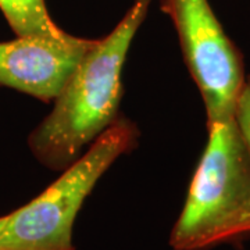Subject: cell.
Returning a JSON list of instances; mask_svg holds the SVG:
<instances>
[{
  "label": "cell",
  "mask_w": 250,
  "mask_h": 250,
  "mask_svg": "<svg viewBox=\"0 0 250 250\" xmlns=\"http://www.w3.org/2000/svg\"><path fill=\"white\" fill-rule=\"evenodd\" d=\"M150 1L135 0L114 29L96 39L54 99L50 114L31 132L28 146L45 167L65 170L120 117L125 59Z\"/></svg>",
  "instance_id": "1"
},
{
  "label": "cell",
  "mask_w": 250,
  "mask_h": 250,
  "mask_svg": "<svg viewBox=\"0 0 250 250\" xmlns=\"http://www.w3.org/2000/svg\"><path fill=\"white\" fill-rule=\"evenodd\" d=\"M208 142L174 225V250H205L250 235V153L235 117L207 128Z\"/></svg>",
  "instance_id": "2"
},
{
  "label": "cell",
  "mask_w": 250,
  "mask_h": 250,
  "mask_svg": "<svg viewBox=\"0 0 250 250\" xmlns=\"http://www.w3.org/2000/svg\"><path fill=\"white\" fill-rule=\"evenodd\" d=\"M138 138L136 125L118 117L60 178L10 213L0 231V250H74L72 228L85 199L108 167L134 149Z\"/></svg>",
  "instance_id": "3"
},
{
  "label": "cell",
  "mask_w": 250,
  "mask_h": 250,
  "mask_svg": "<svg viewBox=\"0 0 250 250\" xmlns=\"http://www.w3.org/2000/svg\"><path fill=\"white\" fill-rule=\"evenodd\" d=\"M178 34L184 62L202 95L207 128L235 117L245 78L243 57L208 0H161Z\"/></svg>",
  "instance_id": "4"
},
{
  "label": "cell",
  "mask_w": 250,
  "mask_h": 250,
  "mask_svg": "<svg viewBox=\"0 0 250 250\" xmlns=\"http://www.w3.org/2000/svg\"><path fill=\"white\" fill-rule=\"evenodd\" d=\"M95 42L78 36L68 41L17 36L0 42V85L54 102Z\"/></svg>",
  "instance_id": "5"
},
{
  "label": "cell",
  "mask_w": 250,
  "mask_h": 250,
  "mask_svg": "<svg viewBox=\"0 0 250 250\" xmlns=\"http://www.w3.org/2000/svg\"><path fill=\"white\" fill-rule=\"evenodd\" d=\"M0 10L17 36H38L68 41L67 34L50 17L45 0H0Z\"/></svg>",
  "instance_id": "6"
},
{
  "label": "cell",
  "mask_w": 250,
  "mask_h": 250,
  "mask_svg": "<svg viewBox=\"0 0 250 250\" xmlns=\"http://www.w3.org/2000/svg\"><path fill=\"white\" fill-rule=\"evenodd\" d=\"M235 120L250 153V78L246 80L236 104Z\"/></svg>",
  "instance_id": "7"
},
{
  "label": "cell",
  "mask_w": 250,
  "mask_h": 250,
  "mask_svg": "<svg viewBox=\"0 0 250 250\" xmlns=\"http://www.w3.org/2000/svg\"><path fill=\"white\" fill-rule=\"evenodd\" d=\"M7 217H9V214L1 215V217H0V231L3 229V227H4V225H6V223H7Z\"/></svg>",
  "instance_id": "8"
}]
</instances>
